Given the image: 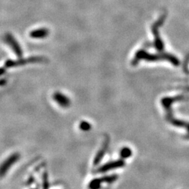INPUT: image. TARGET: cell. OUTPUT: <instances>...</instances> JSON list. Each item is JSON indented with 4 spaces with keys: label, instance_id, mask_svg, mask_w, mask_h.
Segmentation results:
<instances>
[{
    "label": "cell",
    "instance_id": "10",
    "mask_svg": "<svg viewBox=\"0 0 189 189\" xmlns=\"http://www.w3.org/2000/svg\"><path fill=\"white\" fill-rule=\"evenodd\" d=\"M79 127L83 131H88L91 129V124L86 121H83L79 124Z\"/></svg>",
    "mask_w": 189,
    "mask_h": 189
},
{
    "label": "cell",
    "instance_id": "2",
    "mask_svg": "<svg viewBox=\"0 0 189 189\" xmlns=\"http://www.w3.org/2000/svg\"><path fill=\"white\" fill-rule=\"evenodd\" d=\"M118 176L116 175H112L109 176H105V177L95 179L92 180L90 183H89L88 187L92 189H96L98 188L101 186L102 183H112L114 181H116L118 179Z\"/></svg>",
    "mask_w": 189,
    "mask_h": 189
},
{
    "label": "cell",
    "instance_id": "5",
    "mask_svg": "<svg viewBox=\"0 0 189 189\" xmlns=\"http://www.w3.org/2000/svg\"><path fill=\"white\" fill-rule=\"evenodd\" d=\"M125 165V161L123 160H115L113 162L107 163L106 164L103 165L101 167H99L98 170H96L97 173H104L110 171L111 170L118 169V168L123 167Z\"/></svg>",
    "mask_w": 189,
    "mask_h": 189
},
{
    "label": "cell",
    "instance_id": "7",
    "mask_svg": "<svg viewBox=\"0 0 189 189\" xmlns=\"http://www.w3.org/2000/svg\"><path fill=\"white\" fill-rule=\"evenodd\" d=\"M53 99L61 107L63 108H67V107H70L71 102L70 99L67 96L62 93H59V92H56L54 93L53 96Z\"/></svg>",
    "mask_w": 189,
    "mask_h": 189
},
{
    "label": "cell",
    "instance_id": "6",
    "mask_svg": "<svg viewBox=\"0 0 189 189\" xmlns=\"http://www.w3.org/2000/svg\"><path fill=\"white\" fill-rule=\"evenodd\" d=\"M109 144V138L108 137H107L105 138V139H104V142L103 143V146L101 147V149H99V151L98 152V154H96V156L94 158V161H93L94 165H98L99 163L101 162V160H103L104 155L106 154L107 150L108 149Z\"/></svg>",
    "mask_w": 189,
    "mask_h": 189
},
{
    "label": "cell",
    "instance_id": "3",
    "mask_svg": "<svg viewBox=\"0 0 189 189\" xmlns=\"http://www.w3.org/2000/svg\"><path fill=\"white\" fill-rule=\"evenodd\" d=\"M5 42L9 46L10 48H11L16 56H18V58L22 57V51L21 47H20L18 42L15 39L14 36L11 34H10V33H7V34L5 35Z\"/></svg>",
    "mask_w": 189,
    "mask_h": 189
},
{
    "label": "cell",
    "instance_id": "9",
    "mask_svg": "<svg viewBox=\"0 0 189 189\" xmlns=\"http://www.w3.org/2000/svg\"><path fill=\"white\" fill-rule=\"evenodd\" d=\"M120 155L122 158H127L132 155V151L128 147H124L121 149V152H120Z\"/></svg>",
    "mask_w": 189,
    "mask_h": 189
},
{
    "label": "cell",
    "instance_id": "1",
    "mask_svg": "<svg viewBox=\"0 0 189 189\" xmlns=\"http://www.w3.org/2000/svg\"><path fill=\"white\" fill-rule=\"evenodd\" d=\"M47 62L46 58L41 57V56H34V57H30L27 58H23V59H20L18 60H8L5 62L4 67L6 68H11V67H16L22 66L27 64H32V63H43Z\"/></svg>",
    "mask_w": 189,
    "mask_h": 189
},
{
    "label": "cell",
    "instance_id": "4",
    "mask_svg": "<svg viewBox=\"0 0 189 189\" xmlns=\"http://www.w3.org/2000/svg\"><path fill=\"white\" fill-rule=\"evenodd\" d=\"M20 158V154L18 153H15L12 154L2 163L1 166V170H0V174H1V177H3L6 175L8 170L11 168L12 165H14Z\"/></svg>",
    "mask_w": 189,
    "mask_h": 189
},
{
    "label": "cell",
    "instance_id": "8",
    "mask_svg": "<svg viewBox=\"0 0 189 189\" xmlns=\"http://www.w3.org/2000/svg\"><path fill=\"white\" fill-rule=\"evenodd\" d=\"M49 34V30L47 28H39L30 32V37L32 39H44Z\"/></svg>",
    "mask_w": 189,
    "mask_h": 189
},
{
    "label": "cell",
    "instance_id": "12",
    "mask_svg": "<svg viewBox=\"0 0 189 189\" xmlns=\"http://www.w3.org/2000/svg\"><path fill=\"white\" fill-rule=\"evenodd\" d=\"M5 80L4 79H2V80L1 81V86H4V84H5Z\"/></svg>",
    "mask_w": 189,
    "mask_h": 189
},
{
    "label": "cell",
    "instance_id": "11",
    "mask_svg": "<svg viewBox=\"0 0 189 189\" xmlns=\"http://www.w3.org/2000/svg\"><path fill=\"white\" fill-rule=\"evenodd\" d=\"M42 181H43V188H48L49 184H48V179L47 172H44L43 173Z\"/></svg>",
    "mask_w": 189,
    "mask_h": 189
}]
</instances>
